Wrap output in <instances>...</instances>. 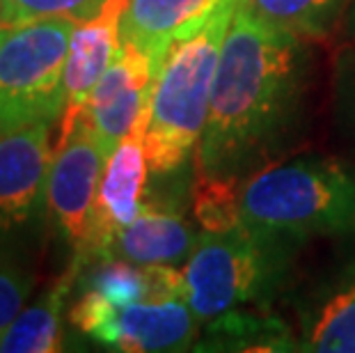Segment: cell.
<instances>
[{
  "instance_id": "cell-1",
  "label": "cell",
  "mask_w": 355,
  "mask_h": 353,
  "mask_svg": "<svg viewBox=\"0 0 355 353\" xmlns=\"http://www.w3.org/2000/svg\"><path fill=\"white\" fill-rule=\"evenodd\" d=\"M307 42L236 7L223 42L198 177H250L300 136L307 110Z\"/></svg>"
},
{
  "instance_id": "cell-2",
  "label": "cell",
  "mask_w": 355,
  "mask_h": 353,
  "mask_svg": "<svg viewBox=\"0 0 355 353\" xmlns=\"http://www.w3.org/2000/svg\"><path fill=\"white\" fill-rule=\"evenodd\" d=\"M241 223L303 246L316 236H355V163L298 156L268 163L239 189Z\"/></svg>"
},
{
  "instance_id": "cell-3",
  "label": "cell",
  "mask_w": 355,
  "mask_h": 353,
  "mask_svg": "<svg viewBox=\"0 0 355 353\" xmlns=\"http://www.w3.org/2000/svg\"><path fill=\"white\" fill-rule=\"evenodd\" d=\"M241 0H223L200 33L170 46L149 99L145 156L149 170L168 175L184 168L209 119L223 42Z\"/></svg>"
},
{
  "instance_id": "cell-4",
  "label": "cell",
  "mask_w": 355,
  "mask_h": 353,
  "mask_svg": "<svg viewBox=\"0 0 355 353\" xmlns=\"http://www.w3.org/2000/svg\"><path fill=\"white\" fill-rule=\"evenodd\" d=\"M300 243L239 223L225 232L204 230L188 255L186 303L202 324L236 307L270 305Z\"/></svg>"
},
{
  "instance_id": "cell-5",
  "label": "cell",
  "mask_w": 355,
  "mask_h": 353,
  "mask_svg": "<svg viewBox=\"0 0 355 353\" xmlns=\"http://www.w3.org/2000/svg\"><path fill=\"white\" fill-rule=\"evenodd\" d=\"M73 19H40L0 28V136L53 124L64 108L62 76Z\"/></svg>"
},
{
  "instance_id": "cell-6",
  "label": "cell",
  "mask_w": 355,
  "mask_h": 353,
  "mask_svg": "<svg viewBox=\"0 0 355 353\" xmlns=\"http://www.w3.org/2000/svg\"><path fill=\"white\" fill-rule=\"evenodd\" d=\"M69 321L103 347L128 353L186 351L193 347L202 324L184 298L112 305L92 289L83 291Z\"/></svg>"
},
{
  "instance_id": "cell-7",
  "label": "cell",
  "mask_w": 355,
  "mask_h": 353,
  "mask_svg": "<svg viewBox=\"0 0 355 353\" xmlns=\"http://www.w3.org/2000/svg\"><path fill=\"white\" fill-rule=\"evenodd\" d=\"M101 152L87 117H80L62 145L53 149L46 182V214L58 234L76 248L85 239L89 218L105 170Z\"/></svg>"
},
{
  "instance_id": "cell-8",
  "label": "cell",
  "mask_w": 355,
  "mask_h": 353,
  "mask_svg": "<svg viewBox=\"0 0 355 353\" xmlns=\"http://www.w3.org/2000/svg\"><path fill=\"white\" fill-rule=\"evenodd\" d=\"M154 78L156 71L149 58L131 44H122L119 55L94 85L83 117H87L105 159L149 106Z\"/></svg>"
},
{
  "instance_id": "cell-9",
  "label": "cell",
  "mask_w": 355,
  "mask_h": 353,
  "mask_svg": "<svg viewBox=\"0 0 355 353\" xmlns=\"http://www.w3.org/2000/svg\"><path fill=\"white\" fill-rule=\"evenodd\" d=\"M53 124H30L0 136V239L33 221L46 202Z\"/></svg>"
},
{
  "instance_id": "cell-10",
  "label": "cell",
  "mask_w": 355,
  "mask_h": 353,
  "mask_svg": "<svg viewBox=\"0 0 355 353\" xmlns=\"http://www.w3.org/2000/svg\"><path fill=\"white\" fill-rule=\"evenodd\" d=\"M126 3L128 0H108L94 19L83 21L73 30L62 76L64 108L60 115L58 145L69 138L73 126L87 108L94 85L122 51L119 24H122Z\"/></svg>"
},
{
  "instance_id": "cell-11",
  "label": "cell",
  "mask_w": 355,
  "mask_h": 353,
  "mask_svg": "<svg viewBox=\"0 0 355 353\" xmlns=\"http://www.w3.org/2000/svg\"><path fill=\"white\" fill-rule=\"evenodd\" d=\"M200 232L184 218L179 202L158 200L145 191L140 216L112 239L110 257L133 264H177L188 259Z\"/></svg>"
},
{
  "instance_id": "cell-12",
  "label": "cell",
  "mask_w": 355,
  "mask_h": 353,
  "mask_svg": "<svg viewBox=\"0 0 355 353\" xmlns=\"http://www.w3.org/2000/svg\"><path fill=\"white\" fill-rule=\"evenodd\" d=\"M223 0H128L119 24L122 44L140 49L158 74L170 46L209 24Z\"/></svg>"
},
{
  "instance_id": "cell-13",
  "label": "cell",
  "mask_w": 355,
  "mask_h": 353,
  "mask_svg": "<svg viewBox=\"0 0 355 353\" xmlns=\"http://www.w3.org/2000/svg\"><path fill=\"white\" fill-rule=\"evenodd\" d=\"M80 277V268L73 264L58 277L28 310H21L19 317L0 335L3 353H55L62 349V310L71 287Z\"/></svg>"
},
{
  "instance_id": "cell-14",
  "label": "cell",
  "mask_w": 355,
  "mask_h": 353,
  "mask_svg": "<svg viewBox=\"0 0 355 353\" xmlns=\"http://www.w3.org/2000/svg\"><path fill=\"white\" fill-rule=\"evenodd\" d=\"M349 5L351 0H241V7L259 24L307 44L328 40Z\"/></svg>"
},
{
  "instance_id": "cell-15",
  "label": "cell",
  "mask_w": 355,
  "mask_h": 353,
  "mask_svg": "<svg viewBox=\"0 0 355 353\" xmlns=\"http://www.w3.org/2000/svg\"><path fill=\"white\" fill-rule=\"evenodd\" d=\"M303 351L355 353V266H351L305 321Z\"/></svg>"
},
{
  "instance_id": "cell-16",
  "label": "cell",
  "mask_w": 355,
  "mask_h": 353,
  "mask_svg": "<svg viewBox=\"0 0 355 353\" xmlns=\"http://www.w3.org/2000/svg\"><path fill=\"white\" fill-rule=\"evenodd\" d=\"M241 179L198 177L193 191V214L207 232H225L241 223L239 209Z\"/></svg>"
},
{
  "instance_id": "cell-17",
  "label": "cell",
  "mask_w": 355,
  "mask_h": 353,
  "mask_svg": "<svg viewBox=\"0 0 355 353\" xmlns=\"http://www.w3.org/2000/svg\"><path fill=\"white\" fill-rule=\"evenodd\" d=\"M35 280V271L26 255L0 241V335L24 310Z\"/></svg>"
},
{
  "instance_id": "cell-18",
  "label": "cell",
  "mask_w": 355,
  "mask_h": 353,
  "mask_svg": "<svg viewBox=\"0 0 355 353\" xmlns=\"http://www.w3.org/2000/svg\"><path fill=\"white\" fill-rule=\"evenodd\" d=\"M108 0H3L0 28L21 26L40 19H73L76 24L94 19Z\"/></svg>"
},
{
  "instance_id": "cell-19",
  "label": "cell",
  "mask_w": 355,
  "mask_h": 353,
  "mask_svg": "<svg viewBox=\"0 0 355 353\" xmlns=\"http://www.w3.org/2000/svg\"><path fill=\"white\" fill-rule=\"evenodd\" d=\"M332 112L339 131L355 142V51H344L335 64Z\"/></svg>"
},
{
  "instance_id": "cell-20",
  "label": "cell",
  "mask_w": 355,
  "mask_h": 353,
  "mask_svg": "<svg viewBox=\"0 0 355 353\" xmlns=\"http://www.w3.org/2000/svg\"><path fill=\"white\" fill-rule=\"evenodd\" d=\"M344 30H346V35H349V40L355 44V0H351L349 12H346V17H344Z\"/></svg>"
},
{
  "instance_id": "cell-21",
  "label": "cell",
  "mask_w": 355,
  "mask_h": 353,
  "mask_svg": "<svg viewBox=\"0 0 355 353\" xmlns=\"http://www.w3.org/2000/svg\"><path fill=\"white\" fill-rule=\"evenodd\" d=\"M0 7H3V0H0Z\"/></svg>"
}]
</instances>
